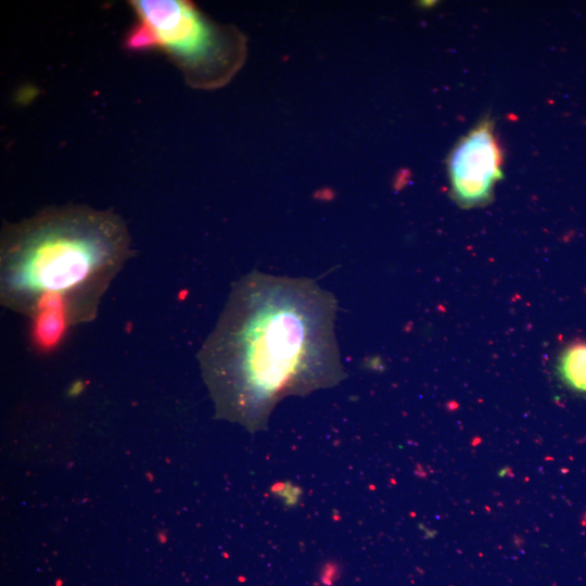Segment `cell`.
Returning a JSON list of instances; mask_svg holds the SVG:
<instances>
[{
  "instance_id": "6da1fadb",
  "label": "cell",
  "mask_w": 586,
  "mask_h": 586,
  "mask_svg": "<svg viewBox=\"0 0 586 586\" xmlns=\"http://www.w3.org/2000/svg\"><path fill=\"white\" fill-rule=\"evenodd\" d=\"M336 300L315 281L252 271L233 282L198 358L221 410L259 424L288 394L343 378Z\"/></svg>"
},
{
  "instance_id": "7a4b0ae2",
  "label": "cell",
  "mask_w": 586,
  "mask_h": 586,
  "mask_svg": "<svg viewBox=\"0 0 586 586\" xmlns=\"http://www.w3.org/2000/svg\"><path fill=\"white\" fill-rule=\"evenodd\" d=\"M124 219L85 205L51 206L13 224L0 240V302L15 313L52 309L73 327L92 321L132 256Z\"/></svg>"
},
{
  "instance_id": "3957f363",
  "label": "cell",
  "mask_w": 586,
  "mask_h": 586,
  "mask_svg": "<svg viewBox=\"0 0 586 586\" xmlns=\"http://www.w3.org/2000/svg\"><path fill=\"white\" fill-rule=\"evenodd\" d=\"M131 7L145 36V50L157 48L184 73L189 82L215 85L233 68L225 31L189 2L136 0Z\"/></svg>"
},
{
  "instance_id": "277c9868",
  "label": "cell",
  "mask_w": 586,
  "mask_h": 586,
  "mask_svg": "<svg viewBox=\"0 0 586 586\" xmlns=\"http://www.w3.org/2000/svg\"><path fill=\"white\" fill-rule=\"evenodd\" d=\"M502 152L491 118H484L453 148L447 168L450 193L462 207L485 205L502 174Z\"/></svg>"
},
{
  "instance_id": "5b68a950",
  "label": "cell",
  "mask_w": 586,
  "mask_h": 586,
  "mask_svg": "<svg viewBox=\"0 0 586 586\" xmlns=\"http://www.w3.org/2000/svg\"><path fill=\"white\" fill-rule=\"evenodd\" d=\"M557 372L563 384L577 394H586V342L566 345L559 355Z\"/></svg>"
}]
</instances>
